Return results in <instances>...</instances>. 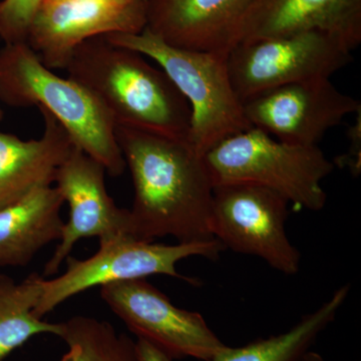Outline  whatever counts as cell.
<instances>
[{
  "label": "cell",
  "instance_id": "6da1fadb",
  "mask_svg": "<svg viewBox=\"0 0 361 361\" xmlns=\"http://www.w3.org/2000/svg\"><path fill=\"white\" fill-rule=\"evenodd\" d=\"M115 132L134 184L133 236L173 237L179 243L213 239L214 185L204 156L185 140L123 126Z\"/></svg>",
  "mask_w": 361,
  "mask_h": 361
},
{
  "label": "cell",
  "instance_id": "7a4b0ae2",
  "mask_svg": "<svg viewBox=\"0 0 361 361\" xmlns=\"http://www.w3.org/2000/svg\"><path fill=\"white\" fill-rule=\"evenodd\" d=\"M65 70L94 94L116 126L189 141L190 104L167 73L140 52L94 37L78 45Z\"/></svg>",
  "mask_w": 361,
  "mask_h": 361
},
{
  "label": "cell",
  "instance_id": "3957f363",
  "mask_svg": "<svg viewBox=\"0 0 361 361\" xmlns=\"http://www.w3.org/2000/svg\"><path fill=\"white\" fill-rule=\"evenodd\" d=\"M0 99L11 106H32L51 114L77 148L104 166L113 177L127 165L116 141L115 123L82 85L59 77L25 42L0 51Z\"/></svg>",
  "mask_w": 361,
  "mask_h": 361
},
{
  "label": "cell",
  "instance_id": "277c9868",
  "mask_svg": "<svg viewBox=\"0 0 361 361\" xmlns=\"http://www.w3.org/2000/svg\"><path fill=\"white\" fill-rule=\"evenodd\" d=\"M214 186L250 184L267 188L298 208L322 210V182L334 161L318 146L289 144L251 127L216 145L204 156Z\"/></svg>",
  "mask_w": 361,
  "mask_h": 361
},
{
  "label": "cell",
  "instance_id": "5b68a950",
  "mask_svg": "<svg viewBox=\"0 0 361 361\" xmlns=\"http://www.w3.org/2000/svg\"><path fill=\"white\" fill-rule=\"evenodd\" d=\"M104 37L153 59L167 73L190 104L189 142L200 155L251 128L230 80L228 54L177 49L147 28L139 33H114Z\"/></svg>",
  "mask_w": 361,
  "mask_h": 361
},
{
  "label": "cell",
  "instance_id": "8992f818",
  "mask_svg": "<svg viewBox=\"0 0 361 361\" xmlns=\"http://www.w3.org/2000/svg\"><path fill=\"white\" fill-rule=\"evenodd\" d=\"M224 250L225 247L216 238L188 243L178 242L174 245L132 236L99 242L96 254L82 260L68 256L63 274L51 280L44 279V290L35 314L44 318L71 297L115 282L167 275L196 284V280L182 276L178 272L177 263L195 256L216 260Z\"/></svg>",
  "mask_w": 361,
  "mask_h": 361
},
{
  "label": "cell",
  "instance_id": "52a82bcc",
  "mask_svg": "<svg viewBox=\"0 0 361 361\" xmlns=\"http://www.w3.org/2000/svg\"><path fill=\"white\" fill-rule=\"evenodd\" d=\"M351 52L327 33H294L235 45L227 54L228 71L243 103L281 85L330 78L353 61Z\"/></svg>",
  "mask_w": 361,
  "mask_h": 361
},
{
  "label": "cell",
  "instance_id": "ba28073f",
  "mask_svg": "<svg viewBox=\"0 0 361 361\" xmlns=\"http://www.w3.org/2000/svg\"><path fill=\"white\" fill-rule=\"evenodd\" d=\"M289 202L267 188L250 184L214 186L210 229L225 249L255 256L273 269L294 275L301 254L286 232Z\"/></svg>",
  "mask_w": 361,
  "mask_h": 361
},
{
  "label": "cell",
  "instance_id": "9c48e42d",
  "mask_svg": "<svg viewBox=\"0 0 361 361\" xmlns=\"http://www.w3.org/2000/svg\"><path fill=\"white\" fill-rule=\"evenodd\" d=\"M101 297L137 338L173 360L209 361L226 345L200 313L177 307L145 279L104 285Z\"/></svg>",
  "mask_w": 361,
  "mask_h": 361
},
{
  "label": "cell",
  "instance_id": "30bf717a",
  "mask_svg": "<svg viewBox=\"0 0 361 361\" xmlns=\"http://www.w3.org/2000/svg\"><path fill=\"white\" fill-rule=\"evenodd\" d=\"M146 27V0H42L26 44L49 68H65L85 40Z\"/></svg>",
  "mask_w": 361,
  "mask_h": 361
},
{
  "label": "cell",
  "instance_id": "8fae6325",
  "mask_svg": "<svg viewBox=\"0 0 361 361\" xmlns=\"http://www.w3.org/2000/svg\"><path fill=\"white\" fill-rule=\"evenodd\" d=\"M360 110V99L341 92L329 78L281 85L243 102L251 127L303 146H317L329 130Z\"/></svg>",
  "mask_w": 361,
  "mask_h": 361
},
{
  "label": "cell",
  "instance_id": "7c38bea8",
  "mask_svg": "<svg viewBox=\"0 0 361 361\" xmlns=\"http://www.w3.org/2000/svg\"><path fill=\"white\" fill-rule=\"evenodd\" d=\"M106 169L82 149L73 147L56 172V189L70 207L56 251L44 266V277L56 274L80 239L97 237L99 242L133 236L130 210L116 205L106 191ZM135 238V237H134Z\"/></svg>",
  "mask_w": 361,
  "mask_h": 361
},
{
  "label": "cell",
  "instance_id": "4fadbf2b",
  "mask_svg": "<svg viewBox=\"0 0 361 361\" xmlns=\"http://www.w3.org/2000/svg\"><path fill=\"white\" fill-rule=\"evenodd\" d=\"M306 32L327 33L355 51L361 42V0H253L235 28L231 49Z\"/></svg>",
  "mask_w": 361,
  "mask_h": 361
},
{
  "label": "cell",
  "instance_id": "5bb4252c",
  "mask_svg": "<svg viewBox=\"0 0 361 361\" xmlns=\"http://www.w3.org/2000/svg\"><path fill=\"white\" fill-rule=\"evenodd\" d=\"M253 0H146V27L187 51L228 54L233 33Z\"/></svg>",
  "mask_w": 361,
  "mask_h": 361
},
{
  "label": "cell",
  "instance_id": "9a60e30c",
  "mask_svg": "<svg viewBox=\"0 0 361 361\" xmlns=\"http://www.w3.org/2000/svg\"><path fill=\"white\" fill-rule=\"evenodd\" d=\"M39 110L44 121L39 139L23 141L0 132V209L54 184L59 168L75 147L63 126Z\"/></svg>",
  "mask_w": 361,
  "mask_h": 361
},
{
  "label": "cell",
  "instance_id": "2e32d148",
  "mask_svg": "<svg viewBox=\"0 0 361 361\" xmlns=\"http://www.w3.org/2000/svg\"><path fill=\"white\" fill-rule=\"evenodd\" d=\"M63 203L56 187L49 186L0 209V267H25L45 246L59 241Z\"/></svg>",
  "mask_w": 361,
  "mask_h": 361
},
{
  "label": "cell",
  "instance_id": "e0dca14e",
  "mask_svg": "<svg viewBox=\"0 0 361 361\" xmlns=\"http://www.w3.org/2000/svg\"><path fill=\"white\" fill-rule=\"evenodd\" d=\"M349 292V284L343 285L286 332L238 348L225 345L209 361H301L318 336L334 322Z\"/></svg>",
  "mask_w": 361,
  "mask_h": 361
},
{
  "label": "cell",
  "instance_id": "ac0fdd59",
  "mask_svg": "<svg viewBox=\"0 0 361 361\" xmlns=\"http://www.w3.org/2000/svg\"><path fill=\"white\" fill-rule=\"evenodd\" d=\"M44 281V276L37 273L20 283L11 277L0 275V361H4L33 336L52 334L61 337V323L44 322L35 314Z\"/></svg>",
  "mask_w": 361,
  "mask_h": 361
},
{
  "label": "cell",
  "instance_id": "d6986e66",
  "mask_svg": "<svg viewBox=\"0 0 361 361\" xmlns=\"http://www.w3.org/2000/svg\"><path fill=\"white\" fill-rule=\"evenodd\" d=\"M61 325L59 338L68 344L73 361H139L135 342L111 323L78 315Z\"/></svg>",
  "mask_w": 361,
  "mask_h": 361
},
{
  "label": "cell",
  "instance_id": "ffe728a7",
  "mask_svg": "<svg viewBox=\"0 0 361 361\" xmlns=\"http://www.w3.org/2000/svg\"><path fill=\"white\" fill-rule=\"evenodd\" d=\"M42 0H0V39L6 44L27 40L30 25Z\"/></svg>",
  "mask_w": 361,
  "mask_h": 361
},
{
  "label": "cell",
  "instance_id": "44dd1931",
  "mask_svg": "<svg viewBox=\"0 0 361 361\" xmlns=\"http://www.w3.org/2000/svg\"><path fill=\"white\" fill-rule=\"evenodd\" d=\"M356 118L348 129L349 147L345 154L336 157L334 166L348 169L353 177H358L361 172V110L355 114Z\"/></svg>",
  "mask_w": 361,
  "mask_h": 361
},
{
  "label": "cell",
  "instance_id": "7402d4cb",
  "mask_svg": "<svg viewBox=\"0 0 361 361\" xmlns=\"http://www.w3.org/2000/svg\"><path fill=\"white\" fill-rule=\"evenodd\" d=\"M135 351L139 361H173L170 356L144 339L137 338L135 341Z\"/></svg>",
  "mask_w": 361,
  "mask_h": 361
},
{
  "label": "cell",
  "instance_id": "603a6c76",
  "mask_svg": "<svg viewBox=\"0 0 361 361\" xmlns=\"http://www.w3.org/2000/svg\"><path fill=\"white\" fill-rule=\"evenodd\" d=\"M301 361H325L319 353H314V351H308Z\"/></svg>",
  "mask_w": 361,
  "mask_h": 361
},
{
  "label": "cell",
  "instance_id": "cb8c5ba5",
  "mask_svg": "<svg viewBox=\"0 0 361 361\" xmlns=\"http://www.w3.org/2000/svg\"><path fill=\"white\" fill-rule=\"evenodd\" d=\"M59 361H73V355H71V351L68 350V353H66V355H63Z\"/></svg>",
  "mask_w": 361,
  "mask_h": 361
},
{
  "label": "cell",
  "instance_id": "d4e9b609",
  "mask_svg": "<svg viewBox=\"0 0 361 361\" xmlns=\"http://www.w3.org/2000/svg\"><path fill=\"white\" fill-rule=\"evenodd\" d=\"M0 118H1V114H0Z\"/></svg>",
  "mask_w": 361,
  "mask_h": 361
}]
</instances>
